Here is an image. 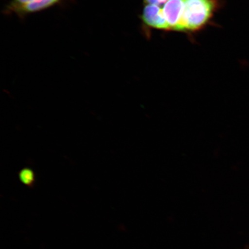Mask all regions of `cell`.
<instances>
[{
	"mask_svg": "<svg viewBox=\"0 0 249 249\" xmlns=\"http://www.w3.org/2000/svg\"><path fill=\"white\" fill-rule=\"evenodd\" d=\"M168 1H169V0H144V2L146 4L158 6L166 4Z\"/></svg>",
	"mask_w": 249,
	"mask_h": 249,
	"instance_id": "obj_6",
	"label": "cell"
},
{
	"mask_svg": "<svg viewBox=\"0 0 249 249\" xmlns=\"http://www.w3.org/2000/svg\"><path fill=\"white\" fill-rule=\"evenodd\" d=\"M40 1V0H12L11 4L8 5L7 11L17 14V12L24 6Z\"/></svg>",
	"mask_w": 249,
	"mask_h": 249,
	"instance_id": "obj_5",
	"label": "cell"
},
{
	"mask_svg": "<svg viewBox=\"0 0 249 249\" xmlns=\"http://www.w3.org/2000/svg\"><path fill=\"white\" fill-rule=\"evenodd\" d=\"M184 0H169L163 8L164 17L170 30H176L181 19Z\"/></svg>",
	"mask_w": 249,
	"mask_h": 249,
	"instance_id": "obj_3",
	"label": "cell"
},
{
	"mask_svg": "<svg viewBox=\"0 0 249 249\" xmlns=\"http://www.w3.org/2000/svg\"><path fill=\"white\" fill-rule=\"evenodd\" d=\"M217 0H184V8L176 31L193 32L203 28L217 8Z\"/></svg>",
	"mask_w": 249,
	"mask_h": 249,
	"instance_id": "obj_1",
	"label": "cell"
},
{
	"mask_svg": "<svg viewBox=\"0 0 249 249\" xmlns=\"http://www.w3.org/2000/svg\"><path fill=\"white\" fill-rule=\"evenodd\" d=\"M142 19L146 25L154 29L170 30L165 19L163 9L160 6L147 4L143 9Z\"/></svg>",
	"mask_w": 249,
	"mask_h": 249,
	"instance_id": "obj_2",
	"label": "cell"
},
{
	"mask_svg": "<svg viewBox=\"0 0 249 249\" xmlns=\"http://www.w3.org/2000/svg\"><path fill=\"white\" fill-rule=\"evenodd\" d=\"M18 177L20 181L25 185L32 186L35 182V174L32 170L28 168L21 170L18 174Z\"/></svg>",
	"mask_w": 249,
	"mask_h": 249,
	"instance_id": "obj_4",
	"label": "cell"
}]
</instances>
